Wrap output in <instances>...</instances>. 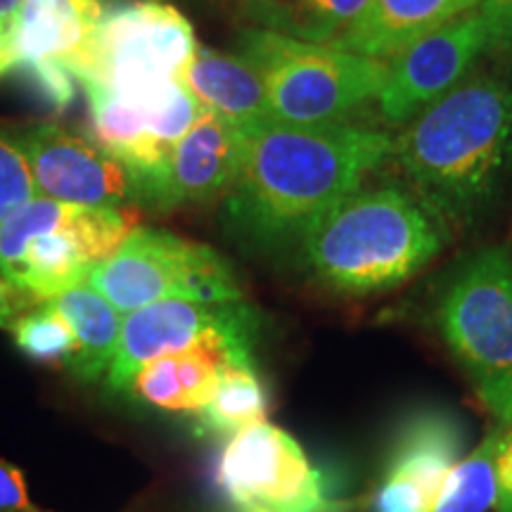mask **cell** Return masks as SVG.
Segmentation results:
<instances>
[{"label": "cell", "instance_id": "1", "mask_svg": "<svg viewBox=\"0 0 512 512\" xmlns=\"http://www.w3.org/2000/svg\"><path fill=\"white\" fill-rule=\"evenodd\" d=\"M394 138L358 124L294 126L268 119L245 131L228 214L261 242L302 238L325 209L387 162Z\"/></svg>", "mask_w": 512, "mask_h": 512}, {"label": "cell", "instance_id": "2", "mask_svg": "<svg viewBox=\"0 0 512 512\" xmlns=\"http://www.w3.org/2000/svg\"><path fill=\"white\" fill-rule=\"evenodd\" d=\"M392 157L444 223L472 221L512 162V83L498 76L460 81L408 121Z\"/></svg>", "mask_w": 512, "mask_h": 512}, {"label": "cell", "instance_id": "3", "mask_svg": "<svg viewBox=\"0 0 512 512\" xmlns=\"http://www.w3.org/2000/svg\"><path fill=\"white\" fill-rule=\"evenodd\" d=\"M306 264L342 294L394 290L446 245V223L413 192L380 185L354 190L325 209L302 235Z\"/></svg>", "mask_w": 512, "mask_h": 512}, {"label": "cell", "instance_id": "4", "mask_svg": "<svg viewBox=\"0 0 512 512\" xmlns=\"http://www.w3.org/2000/svg\"><path fill=\"white\" fill-rule=\"evenodd\" d=\"M138 228L133 209L81 207L31 197L0 221V275L38 304L86 283Z\"/></svg>", "mask_w": 512, "mask_h": 512}, {"label": "cell", "instance_id": "5", "mask_svg": "<svg viewBox=\"0 0 512 512\" xmlns=\"http://www.w3.org/2000/svg\"><path fill=\"white\" fill-rule=\"evenodd\" d=\"M240 57L264 81L271 117L294 126L342 121L377 100L389 69L387 62L332 41H306L273 29L245 31Z\"/></svg>", "mask_w": 512, "mask_h": 512}, {"label": "cell", "instance_id": "6", "mask_svg": "<svg viewBox=\"0 0 512 512\" xmlns=\"http://www.w3.org/2000/svg\"><path fill=\"white\" fill-rule=\"evenodd\" d=\"M437 328L467 370L479 401L512 427V256L491 247L453 273L437 304Z\"/></svg>", "mask_w": 512, "mask_h": 512}, {"label": "cell", "instance_id": "7", "mask_svg": "<svg viewBox=\"0 0 512 512\" xmlns=\"http://www.w3.org/2000/svg\"><path fill=\"white\" fill-rule=\"evenodd\" d=\"M197 46L181 10L164 0H133L102 15L91 57L76 79L147 105L181 81Z\"/></svg>", "mask_w": 512, "mask_h": 512}, {"label": "cell", "instance_id": "8", "mask_svg": "<svg viewBox=\"0 0 512 512\" xmlns=\"http://www.w3.org/2000/svg\"><path fill=\"white\" fill-rule=\"evenodd\" d=\"M86 283L121 316L164 299L242 302L245 292L219 252L174 233L136 228L110 259L88 273Z\"/></svg>", "mask_w": 512, "mask_h": 512}, {"label": "cell", "instance_id": "9", "mask_svg": "<svg viewBox=\"0 0 512 512\" xmlns=\"http://www.w3.org/2000/svg\"><path fill=\"white\" fill-rule=\"evenodd\" d=\"M216 482L242 512H330L323 475L292 434L256 422L233 434L216 465Z\"/></svg>", "mask_w": 512, "mask_h": 512}, {"label": "cell", "instance_id": "10", "mask_svg": "<svg viewBox=\"0 0 512 512\" xmlns=\"http://www.w3.org/2000/svg\"><path fill=\"white\" fill-rule=\"evenodd\" d=\"M489 50V29L482 10L453 19L422 36L389 60L377 107L389 126H406L427 107L458 86L479 55Z\"/></svg>", "mask_w": 512, "mask_h": 512}, {"label": "cell", "instance_id": "11", "mask_svg": "<svg viewBox=\"0 0 512 512\" xmlns=\"http://www.w3.org/2000/svg\"><path fill=\"white\" fill-rule=\"evenodd\" d=\"M216 332L259 337V318L242 302H190L164 299L126 313L117 356L107 370V387L124 392L131 377L159 356L185 351Z\"/></svg>", "mask_w": 512, "mask_h": 512}, {"label": "cell", "instance_id": "12", "mask_svg": "<svg viewBox=\"0 0 512 512\" xmlns=\"http://www.w3.org/2000/svg\"><path fill=\"white\" fill-rule=\"evenodd\" d=\"M17 140L29 162L36 195L81 207L124 209L136 202L128 171L93 138L74 136L55 124H36Z\"/></svg>", "mask_w": 512, "mask_h": 512}, {"label": "cell", "instance_id": "13", "mask_svg": "<svg viewBox=\"0 0 512 512\" xmlns=\"http://www.w3.org/2000/svg\"><path fill=\"white\" fill-rule=\"evenodd\" d=\"M465 446L456 415L420 411L399 427L370 512H434Z\"/></svg>", "mask_w": 512, "mask_h": 512}, {"label": "cell", "instance_id": "14", "mask_svg": "<svg viewBox=\"0 0 512 512\" xmlns=\"http://www.w3.org/2000/svg\"><path fill=\"white\" fill-rule=\"evenodd\" d=\"M245 131L202 110L190 131L171 147L162 174L145 190L143 204L181 207L228 195L240 174Z\"/></svg>", "mask_w": 512, "mask_h": 512}, {"label": "cell", "instance_id": "15", "mask_svg": "<svg viewBox=\"0 0 512 512\" xmlns=\"http://www.w3.org/2000/svg\"><path fill=\"white\" fill-rule=\"evenodd\" d=\"M482 5L484 0H370L366 12L332 43L389 62L422 36Z\"/></svg>", "mask_w": 512, "mask_h": 512}, {"label": "cell", "instance_id": "16", "mask_svg": "<svg viewBox=\"0 0 512 512\" xmlns=\"http://www.w3.org/2000/svg\"><path fill=\"white\" fill-rule=\"evenodd\" d=\"M102 15L100 0H24L17 10L19 62L60 60L79 74Z\"/></svg>", "mask_w": 512, "mask_h": 512}, {"label": "cell", "instance_id": "17", "mask_svg": "<svg viewBox=\"0 0 512 512\" xmlns=\"http://www.w3.org/2000/svg\"><path fill=\"white\" fill-rule=\"evenodd\" d=\"M181 83L202 110L247 128L273 119L268 110L264 81L245 57L197 46L195 55L183 69Z\"/></svg>", "mask_w": 512, "mask_h": 512}, {"label": "cell", "instance_id": "18", "mask_svg": "<svg viewBox=\"0 0 512 512\" xmlns=\"http://www.w3.org/2000/svg\"><path fill=\"white\" fill-rule=\"evenodd\" d=\"M50 304L67 318L76 337V356L67 368L69 373L83 382H98L107 377V370L117 356L124 316L88 283L57 294Z\"/></svg>", "mask_w": 512, "mask_h": 512}, {"label": "cell", "instance_id": "19", "mask_svg": "<svg viewBox=\"0 0 512 512\" xmlns=\"http://www.w3.org/2000/svg\"><path fill=\"white\" fill-rule=\"evenodd\" d=\"M202 434L233 437L249 425L266 420V392L254 366H226L219 387L202 411L195 413Z\"/></svg>", "mask_w": 512, "mask_h": 512}, {"label": "cell", "instance_id": "20", "mask_svg": "<svg viewBox=\"0 0 512 512\" xmlns=\"http://www.w3.org/2000/svg\"><path fill=\"white\" fill-rule=\"evenodd\" d=\"M508 427L496 425L448 475L434 512H489L496 503V458Z\"/></svg>", "mask_w": 512, "mask_h": 512}, {"label": "cell", "instance_id": "21", "mask_svg": "<svg viewBox=\"0 0 512 512\" xmlns=\"http://www.w3.org/2000/svg\"><path fill=\"white\" fill-rule=\"evenodd\" d=\"M17 349L36 363L48 366H72L76 356V337L67 318L50 302L36 304L24 311L8 328Z\"/></svg>", "mask_w": 512, "mask_h": 512}, {"label": "cell", "instance_id": "22", "mask_svg": "<svg viewBox=\"0 0 512 512\" xmlns=\"http://www.w3.org/2000/svg\"><path fill=\"white\" fill-rule=\"evenodd\" d=\"M368 5L370 0H292L280 31L306 41H335Z\"/></svg>", "mask_w": 512, "mask_h": 512}, {"label": "cell", "instance_id": "23", "mask_svg": "<svg viewBox=\"0 0 512 512\" xmlns=\"http://www.w3.org/2000/svg\"><path fill=\"white\" fill-rule=\"evenodd\" d=\"M36 197L34 178L15 133L0 131V221Z\"/></svg>", "mask_w": 512, "mask_h": 512}, {"label": "cell", "instance_id": "24", "mask_svg": "<svg viewBox=\"0 0 512 512\" xmlns=\"http://www.w3.org/2000/svg\"><path fill=\"white\" fill-rule=\"evenodd\" d=\"M27 76L38 98L48 102L55 112H64L76 95V74L60 60H24L17 64Z\"/></svg>", "mask_w": 512, "mask_h": 512}, {"label": "cell", "instance_id": "25", "mask_svg": "<svg viewBox=\"0 0 512 512\" xmlns=\"http://www.w3.org/2000/svg\"><path fill=\"white\" fill-rule=\"evenodd\" d=\"M479 10L489 29V53L512 55V0H484Z\"/></svg>", "mask_w": 512, "mask_h": 512}, {"label": "cell", "instance_id": "26", "mask_svg": "<svg viewBox=\"0 0 512 512\" xmlns=\"http://www.w3.org/2000/svg\"><path fill=\"white\" fill-rule=\"evenodd\" d=\"M0 512H41L31 503L22 470L0 458Z\"/></svg>", "mask_w": 512, "mask_h": 512}, {"label": "cell", "instance_id": "27", "mask_svg": "<svg viewBox=\"0 0 512 512\" xmlns=\"http://www.w3.org/2000/svg\"><path fill=\"white\" fill-rule=\"evenodd\" d=\"M38 302L27 290L12 285L8 278L0 275V328L8 330L24 311L34 309Z\"/></svg>", "mask_w": 512, "mask_h": 512}, {"label": "cell", "instance_id": "28", "mask_svg": "<svg viewBox=\"0 0 512 512\" xmlns=\"http://www.w3.org/2000/svg\"><path fill=\"white\" fill-rule=\"evenodd\" d=\"M496 512H512V427L496 458Z\"/></svg>", "mask_w": 512, "mask_h": 512}, {"label": "cell", "instance_id": "29", "mask_svg": "<svg viewBox=\"0 0 512 512\" xmlns=\"http://www.w3.org/2000/svg\"><path fill=\"white\" fill-rule=\"evenodd\" d=\"M19 62L17 48V12L0 17V79L10 74Z\"/></svg>", "mask_w": 512, "mask_h": 512}, {"label": "cell", "instance_id": "30", "mask_svg": "<svg viewBox=\"0 0 512 512\" xmlns=\"http://www.w3.org/2000/svg\"><path fill=\"white\" fill-rule=\"evenodd\" d=\"M245 3L256 12V15H261V19H264L268 27L273 31H280L292 0H245Z\"/></svg>", "mask_w": 512, "mask_h": 512}, {"label": "cell", "instance_id": "31", "mask_svg": "<svg viewBox=\"0 0 512 512\" xmlns=\"http://www.w3.org/2000/svg\"><path fill=\"white\" fill-rule=\"evenodd\" d=\"M24 0H0V17L3 15H12V12L19 10Z\"/></svg>", "mask_w": 512, "mask_h": 512}]
</instances>
